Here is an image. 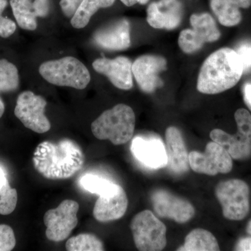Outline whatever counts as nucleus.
Here are the masks:
<instances>
[{
	"instance_id": "nucleus-1",
	"label": "nucleus",
	"mask_w": 251,
	"mask_h": 251,
	"mask_svg": "<svg viewBox=\"0 0 251 251\" xmlns=\"http://www.w3.org/2000/svg\"><path fill=\"white\" fill-rule=\"evenodd\" d=\"M36 171L48 179H66L74 176L85 163L80 147L72 140L58 143L44 141L36 148L33 156Z\"/></svg>"
},
{
	"instance_id": "nucleus-2",
	"label": "nucleus",
	"mask_w": 251,
	"mask_h": 251,
	"mask_svg": "<svg viewBox=\"0 0 251 251\" xmlns=\"http://www.w3.org/2000/svg\"><path fill=\"white\" fill-rule=\"evenodd\" d=\"M244 74V67L235 50L224 48L211 54L203 63L197 89L206 94H216L234 87Z\"/></svg>"
},
{
	"instance_id": "nucleus-3",
	"label": "nucleus",
	"mask_w": 251,
	"mask_h": 251,
	"mask_svg": "<svg viewBox=\"0 0 251 251\" xmlns=\"http://www.w3.org/2000/svg\"><path fill=\"white\" fill-rule=\"evenodd\" d=\"M135 116L133 109L120 103L108 110L92 124V133L99 140H108L113 145L128 143L134 133Z\"/></svg>"
},
{
	"instance_id": "nucleus-4",
	"label": "nucleus",
	"mask_w": 251,
	"mask_h": 251,
	"mask_svg": "<svg viewBox=\"0 0 251 251\" xmlns=\"http://www.w3.org/2000/svg\"><path fill=\"white\" fill-rule=\"evenodd\" d=\"M41 76L52 85L84 90L90 83V72L83 63L74 57L44 62L39 67Z\"/></svg>"
},
{
	"instance_id": "nucleus-5",
	"label": "nucleus",
	"mask_w": 251,
	"mask_h": 251,
	"mask_svg": "<svg viewBox=\"0 0 251 251\" xmlns=\"http://www.w3.org/2000/svg\"><path fill=\"white\" fill-rule=\"evenodd\" d=\"M234 119L237 133L231 135L221 129H214L210 138L224 147L232 159H247L251 156V115L246 109L239 108L234 113Z\"/></svg>"
},
{
	"instance_id": "nucleus-6",
	"label": "nucleus",
	"mask_w": 251,
	"mask_h": 251,
	"mask_svg": "<svg viewBox=\"0 0 251 251\" xmlns=\"http://www.w3.org/2000/svg\"><path fill=\"white\" fill-rule=\"evenodd\" d=\"M216 198L222 206L223 215L231 221H242L250 211V188L241 179L221 181L216 187Z\"/></svg>"
},
{
	"instance_id": "nucleus-7",
	"label": "nucleus",
	"mask_w": 251,
	"mask_h": 251,
	"mask_svg": "<svg viewBox=\"0 0 251 251\" xmlns=\"http://www.w3.org/2000/svg\"><path fill=\"white\" fill-rule=\"evenodd\" d=\"M130 229L139 251H159L166 247V226L151 211H143L135 215Z\"/></svg>"
},
{
	"instance_id": "nucleus-8",
	"label": "nucleus",
	"mask_w": 251,
	"mask_h": 251,
	"mask_svg": "<svg viewBox=\"0 0 251 251\" xmlns=\"http://www.w3.org/2000/svg\"><path fill=\"white\" fill-rule=\"evenodd\" d=\"M192 28L181 31L178 44L186 53H193L202 49L205 43L219 40L221 32L210 14H193L190 18Z\"/></svg>"
},
{
	"instance_id": "nucleus-9",
	"label": "nucleus",
	"mask_w": 251,
	"mask_h": 251,
	"mask_svg": "<svg viewBox=\"0 0 251 251\" xmlns=\"http://www.w3.org/2000/svg\"><path fill=\"white\" fill-rule=\"evenodd\" d=\"M79 204L72 200L62 201L55 209L46 211L44 216L46 235L51 242H62L76 227Z\"/></svg>"
},
{
	"instance_id": "nucleus-10",
	"label": "nucleus",
	"mask_w": 251,
	"mask_h": 251,
	"mask_svg": "<svg viewBox=\"0 0 251 251\" xmlns=\"http://www.w3.org/2000/svg\"><path fill=\"white\" fill-rule=\"evenodd\" d=\"M47 102L41 96L25 91L18 96L14 113L26 128L37 133L50 129L51 125L45 115Z\"/></svg>"
},
{
	"instance_id": "nucleus-11",
	"label": "nucleus",
	"mask_w": 251,
	"mask_h": 251,
	"mask_svg": "<svg viewBox=\"0 0 251 251\" xmlns=\"http://www.w3.org/2000/svg\"><path fill=\"white\" fill-rule=\"evenodd\" d=\"M189 166L196 173L215 176L231 172L233 162L224 147L212 141L206 145L204 152L193 151L189 153Z\"/></svg>"
},
{
	"instance_id": "nucleus-12",
	"label": "nucleus",
	"mask_w": 251,
	"mask_h": 251,
	"mask_svg": "<svg viewBox=\"0 0 251 251\" xmlns=\"http://www.w3.org/2000/svg\"><path fill=\"white\" fill-rule=\"evenodd\" d=\"M151 202L157 215L184 224L195 215V208L188 201L166 190L158 189L151 194Z\"/></svg>"
},
{
	"instance_id": "nucleus-13",
	"label": "nucleus",
	"mask_w": 251,
	"mask_h": 251,
	"mask_svg": "<svg viewBox=\"0 0 251 251\" xmlns=\"http://www.w3.org/2000/svg\"><path fill=\"white\" fill-rule=\"evenodd\" d=\"M166 68L167 62L163 57L147 54L132 64V72L140 88L145 93H152L163 86L159 74Z\"/></svg>"
},
{
	"instance_id": "nucleus-14",
	"label": "nucleus",
	"mask_w": 251,
	"mask_h": 251,
	"mask_svg": "<svg viewBox=\"0 0 251 251\" xmlns=\"http://www.w3.org/2000/svg\"><path fill=\"white\" fill-rule=\"evenodd\" d=\"M183 11L179 0H158L149 5L147 21L155 29H175L181 22Z\"/></svg>"
},
{
	"instance_id": "nucleus-15",
	"label": "nucleus",
	"mask_w": 251,
	"mask_h": 251,
	"mask_svg": "<svg viewBox=\"0 0 251 251\" xmlns=\"http://www.w3.org/2000/svg\"><path fill=\"white\" fill-rule=\"evenodd\" d=\"M130 150L133 156L150 169H160L167 166L166 147L159 138L135 137Z\"/></svg>"
},
{
	"instance_id": "nucleus-16",
	"label": "nucleus",
	"mask_w": 251,
	"mask_h": 251,
	"mask_svg": "<svg viewBox=\"0 0 251 251\" xmlns=\"http://www.w3.org/2000/svg\"><path fill=\"white\" fill-rule=\"evenodd\" d=\"M92 67L96 72L108 77L112 85L120 90H128L133 87L132 63L127 57L97 59Z\"/></svg>"
},
{
	"instance_id": "nucleus-17",
	"label": "nucleus",
	"mask_w": 251,
	"mask_h": 251,
	"mask_svg": "<svg viewBox=\"0 0 251 251\" xmlns=\"http://www.w3.org/2000/svg\"><path fill=\"white\" fill-rule=\"evenodd\" d=\"M95 44L110 50H124L130 45L129 23L126 19L119 20L96 31Z\"/></svg>"
},
{
	"instance_id": "nucleus-18",
	"label": "nucleus",
	"mask_w": 251,
	"mask_h": 251,
	"mask_svg": "<svg viewBox=\"0 0 251 251\" xmlns=\"http://www.w3.org/2000/svg\"><path fill=\"white\" fill-rule=\"evenodd\" d=\"M128 204L126 193L119 186L113 193L99 196L94 206V217L103 223L121 219L127 210Z\"/></svg>"
},
{
	"instance_id": "nucleus-19",
	"label": "nucleus",
	"mask_w": 251,
	"mask_h": 251,
	"mask_svg": "<svg viewBox=\"0 0 251 251\" xmlns=\"http://www.w3.org/2000/svg\"><path fill=\"white\" fill-rule=\"evenodd\" d=\"M166 143L168 169L174 174H184L189 169V153L177 128L170 126L167 128Z\"/></svg>"
},
{
	"instance_id": "nucleus-20",
	"label": "nucleus",
	"mask_w": 251,
	"mask_h": 251,
	"mask_svg": "<svg viewBox=\"0 0 251 251\" xmlns=\"http://www.w3.org/2000/svg\"><path fill=\"white\" fill-rule=\"evenodd\" d=\"M210 6L222 25L234 27L242 21L241 8L235 0H211Z\"/></svg>"
},
{
	"instance_id": "nucleus-21",
	"label": "nucleus",
	"mask_w": 251,
	"mask_h": 251,
	"mask_svg": "<svg viewBox=\"0 0 251 251\" xmlns=\"http://www.w3.org/2000/svg\"><path fill=\"white\" fill-rule=\"evenodd\" d=\"M177 251H220L216 237L204 229H195L188 233L184 244Z\"/></svg>"
},
{
	"instance_id": "nucleus-22",
	"label": "nucleus",
	"mask_w": 251,
	"mask_h": 251,
	"mask_svg": "<svg viewBox=\"0 0 251 251\" xmlns=\"http://www.w3.org/2000/svg\"><path fill=\"white\" fill-rule=\"evenodd\" d=\"M115 0H82L75 14L73 16L71 23L75 29L85 27L91 18L99 9L110 7Z\"/></svg>"
},
{
	"instance_id": "nucleus-23",
	"label": "nucleus",
	"mask_w": 251,
	"mask_h": 251,
	"mask_svg": "<svg viewBox=\"0 0 251 251\" xmlns=\"http://www.w3.org/2000/svg\"><path fill=\"white\" fill-rule=\"evenodd\" d=\"M13 14L18 25L26 30H35L37 27L36 14L31 0H11Z\"/></svg>"
},
{
	"instance_id": "nucleus-24",
	"label": "nucleus",
	"mask_w": 251,
	"mask_h": 251,
	"mask_svg": "<svg viewBox=\"0 0 251 251\" xmlns=\"http://www.w3.org/2000/svg\"><path fill=\"white\" fill-rule=\"evenodd\" d=\"M79 185L85 191L99 196L113 193L120 186L105 176L92 173L82 175L79 179Z\"/></svg>"
},
{
	"instance_id": "nucleus-25",
	"label": "nucleus",
	"mask_w": 251,
	"mask_h": 251,
	"mask_svg": "<svg viewBox=\"0 0 251 251\" xmlns=\"http://www.w3.org/2000/svg\"><path fill=\"white\" fill-rule=\"evenodd\" d=\"M17 67L6 59H0V92H11L19 87Z\"/></svg>"
},
{
	"instance_id": "nucleus-26",
	"label": "nucleus",
	"mask_w": 251,
	"mask_h": 251,
	"mask_svg": "<svg viewBox=\"0 0 251 251\" xmlns=\"http://www.w3.org/2000/svg\"><path fill=\"white\" fill-rule=\"evenodd\" d=\"M66 249L69 251H104L103 243L92 234H80L70 238L66 243Z\"/></svg>"
},
{
	"instance_id": "nucleus-27",
	"label": "nucleus",
	"mask_w": 251,
	"mask_h": 251,
	"mask_svg": "<svg viewBox=\"0 0 251 251\" xmlns=\"http://www.w3.org/2000/svg\"><path fill=\"white\" fill-rule=\"evenodd\" d=\"M18 202L17 191L9 183L0 189V214L9 215L16 209Z\"/></svg>"
},
{
	"instance_id": "nucleus-28",
	"label": "nucleus",
	"mask_w": 251,
	"mask_h": 251,
	"mask_svg": "<svg viewBox=\"0 0 251 251\" xmlns=\"http://www.w3.org/2000/svg\"><path fill=\"white\" fill-rule=\"evenodd\" d=\"M16 244L13 229L7 225H0V251H12Z\"/></svg>"
},
{
	"instance_id": "nucleus-29",
	"label": "nucleus",
	"mask_w": 251,
	"mask_h": 251,
	"mask_svg": "<svg viewBox=\"0 0 251 251\" xmlns=\"http://www.w3.org/2000/svg\"><path fill=\"white\" fill-rule=\"evenodd\" d=\"M7 0H0V36L8 38L16 30V25L12 20L3 17L2 13L7 6Z\"/></svg>"
},
{
	"instance_id": "nucleus-30",
	"label": "nucleus",
	"mask_w": 251,
	"mask_h": 251,
	"mask_svg": "<svg viewBox=\"0 0 251 251\" xmlns=\"http://www.w3.org/2000/svg\"><path fill=\"white\" fill-rule=\"evenodd\" d=\"M235 51L242 60L244 73L249 72L251 69V41H243Z\"/></svg>"
},
{
	"instance_id": "nucleus-31",
	"label": "nucleus",
	"mask_w": 251,
	"mask_h": 251,
	"mask_svg": "<svg viewBox=\"0 0 251 251\" xmlns=\"http://www.w3.org/2000/svg\"><path fill=\"white\" fill-rule=\"evenodd\" d=\"M82 0H61V9L68 18H72Z\"/></svg>"
},
{
	"instance_id": "nucleus-32",
	"label": "nucleus",
	"mask_w": 251,
	"mask_h": 251,
	"mask_svg": "<svg viewBox=\"0 0 251 251\" xmlns=\"http://www.w3.org/2000/svg\"><path fill=\"white\" fill-rule=\"evenodd\" d=\"M33 5L37 17L44 18L49 15L50 0H34Z\"/></svg>"
},
{
	"instance_id": "nucleus-33",
	"label": "nucleus",
	"mask_w": 251,
	"mask_h": 251,
	"mask_svg": "<svg viewBox=\"0 0 251 251\" xmlns=\"http://www.w3.org/2000/svg\"><path fill=\"white\" fill-rule=\"evenodd\" d=\"M235 251H251V237L241 239L236 245Z\"/></svg>"
},
{
	"instance_id": "nucleus-34",
	"label": "nucleus",
	"mask_w": 251,
	"mask_h": 251,
	"mask_svg": "<svg viewBox=\"0 0 251 251\" xmlns=\"http://www.w3.org/2000/svg\"><path fill=\"white\" fill-rule=\"evenodd\" d=\"M244 100L248 108L251 110V83H246L243 87Z\"/></svg>"
},
{
	"instance_id": "nucleus-35",
	"label": "nucleus",
	"mask_w": 251,
	"mask_h": 251,
	"mask_svg": "<svg viewBox=\"0 0 251 251\" xmlns=\"http://www.w3.org/2000/svg\"><path fill=\"white\" fill-rule=\"evenodd\" d=\"M124 4L127 6H132L136 4H146L150 0H120Z\"/></svg>"
},
{
	"instance_id": "nucleus-36",
	"label": "nucleus",
	"mask_w": 251,
	"mask_h": 251,
	"mask_svg": "<svg viewBox=\"0 0 251 251\" xmlns=\"http://www.w3.org/2000/svg\"><path fill=\"white\" fill-rule=\"evenodd\" d=\"M9 182L7 176H6V172L1 167H0V189L4 187L5 185Z\"/></svg>"
},
{
	"instance_id": "nucleus-37",
	"label": "nucleus",
	"mask_w": 251,
	"mask_h": 251,
	"mask_svg": "<svg viewBox=\"0 0 251 251\" xmlns=\"http://www.w3.org/2000/svg\"><path fill=\"white\" fill-rule=\"evenodd\" d=\"M5 110V106L4 102L2 101L1 99L0 98V118L4 115Z\"/></svg>"
},
{
	"instance_id": "nucleus-38",
	"label": "nucleus",
	"mask_w": 251,
	"mask_h": 251,
	"mask_svg": "<svg viewBox=\"0 0 251 251\" xmlns=\"http://www.w3.org/2000/svg\"><path fill=\"white\" fill-rule=\"evenodd\" d=\"M247 232L251 235V220L247 225Z\"/></svg>"
}]
</instances>
